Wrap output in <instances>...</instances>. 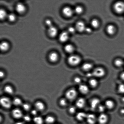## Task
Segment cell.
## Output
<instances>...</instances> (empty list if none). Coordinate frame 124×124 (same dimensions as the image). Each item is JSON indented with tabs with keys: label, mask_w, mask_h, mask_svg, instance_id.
Returning a JSON list of instances; mask_svg holds the SVG:
<instances>
[{
	"label": "cell",
	"mask_w": 124,
	"mask_h": 124,
	"mask_svg": "<svg viewBox=\"0 0 124 124\" xmlns=\"http://www.w3.org/2000/svg\"><path fill=\"white\" fill-rule=\"evenodd\" d=\"M7 16V12L4 9H1L0 10V18L1 20L4 19Z\"/></svg>",
	"instance_id": "36"
},
{
	"label": "cell",
	"mask_w": 124,
	"mask_h": 124,
	"mask_svg": "<svg viewBox=\"0 0 124 124\" xmlns=\"http://www.w3.org/2000/svg\"><path fill=\"white\" fill-rule=\"evenodd\" d=\"M35 108L38 111H41L44 110L45 108L44 104L40 101L36 102L35 104Z\"/></svg>",
	"instance_id": "22"
},
{
	"label": "cell",
	"mask_w": 124,
	"mask_h": 124,
	"mask_svg": "<svg viewBox=\"0 0 124 124\" xmlns=\"http://www.w3.org/2000/svg\"><path fill=\"white\" fill-rule=\"evenodd\" d=\"M86 100L83 98H80L77 100L75 102V106L79 109H82L86 104Z\"/></svg>",
	"instance_id": "10"
},
{
	"label": "cell",
	"mask_w": 124,
	"mask_h": 124,
	"mask_svg": "<svg viewBox=\"0 0 124 124\" xmlns=\"http://www.w3.org/2000/svg\"><path fill=\"white\" fill-rule=\"evenodd\" d=\"M4 73L3 72L1 71L0 72V76L1 78H3L4 76Z\"/></svg>",
	"instance_id": "47"
},
{
	"label": "cell",
	"mask_w": 124,
	"mask_h": 124,
	"mask_svg": "<svg viewBox=\"0 0 124 124\" xmlns=\"http://www.w3.org/2000/svg\"><path fill=\"white\" fill-rule=\"evenodd\" d=\"M12 102L13 104L17 106L22 105L23 104L21 100L18 98H15Z\"/></svg>",
	"instance_id": "28"
},
{
	"label": "cell",
	"mask_w": 124,
	"mask_h": 124,
	"mask_svg": "<svg viewBox=\"0 0 124 124\" xmlns=\"http://www.w3.org/2000/svg\"><path fill=\"white\" fill-rule=\"evenodd\" d=\"M55 118L53 116H47L45 119V121L47 124H51L54 123L55 121Z\"/></svg>",
	"instance_id": "29"
},
{
	"label": "cell",
	"mask_w": 124,
	"mask_h": 124,
	"mask_svg": "<svg viewBox=\"0 0 124 124\" xmlns=\"http://www.w3.org/2000/svg\"><path fill=\"white\" fill-rule=\"evenodd\" d=\"M33 121L36 124H42L43 122V118L39 116H35L33 118Z\"/></svg>",
	"instance_id": "27"
},
{
	"label": "cell",
	"mask_w": 124,
	"mask_h": 124,
	"mask_svg": "<svg viewBox=\"0 0 124 124\" xmlns=\"http://www.w3.org/2000/svg\"><path fill=\"white\" fill-rule=\"evenodd\" d=\"M87 115V114L84 112H79L76 114L75 117L78 121H83L86 119Z\"/></svg>",
	"instance_id": "14"
},
{
	"label": "cell",
	"mask_w": 124,
	"mask_h": 124,
	"mask_svg": "<svg viewBox=\"0 0 124 124\" xmlns=\"http://www.w3.org/2000/svg\"><path fill=\"white\" fill-rule=\"evenodd\" d=\"M113 8L116 13H122L124 12V3L121 1L116 2L114 4Z\"/></svg>",
	"instance_id": "5"
},
{
	"label": "cell",
	"mask_w": 124,
	"mask_h": 124,
	"mask_svg": "<svg viewBox=\"0 0 124 124\" xmlns=\"http://www.w3.org/2000/svg\"><path fill=\"white\" fill-rule=\"evenodd\" d=\"M106 109L109 110H112L115 106V102L113 101L110 99L107 100L104 104Z\"/></svg>",
	"instance_id": "15"
},
{
	"label": "cell",
	"mask_w": 124,
	"mask_h": 124,
	"mask_svg": "<svg viewBox=\"0 0 124 124\" xmlns=\"http://www.w3.org/2000/svg\"><path fill=\"white\" fill-rule=\"evenodd\" d=\"M68 62L69 64L71 66H76L81 63V59L78 56L72 55L68 58Z\"/></svg>",
	"instance_id": "3"
},
{
	"label": "cell",
	"mask_w": 124,
	"mask_h": 124,
	"mask_svg": "<svg viewBox=\"0 0 124 124\" xmlns=\"http://www.w3.org/2000/svg\"><path fill=\"white\" fill-rule=\"evenodd\" d=\"M1 105L4 108L9 109L11 107L13 102L9 98L6 97H3L0 101Z\"/></svg>",
	"instance_id": "4"
},
{
	"label": "cell",
	"mask_w": 124,
	"mask_h": 124,
	"mask_svg": "<svg viewBox=\"0 0 124 124\" xmlns=\"http://www.w3.org/2000/svg\"><path fill=\"white\" fill-rule=\"evenodd\" d=\"M101 104L100 100L98 98H94L91 100L90 106L91 110L93 111L97 110L98 106Z\"/></svg>",
	"instance_id": "6"
},
{
	"label": "cell",
	"mask_w": 124,
	"mask_h": 124,
	"mask_svg": "<svg viewBox=\"0 0 124 124\" xmlns=\"http://www.w3.org/2000/svg\"><path fill=\"white\" fill-rule=\"evenodd\" d=\"M88 84L91 88H95L98 86V82L96 79L93 78L90 79L89 81Z\"/></svg>",
	"instance_id": "19"
},
{
	"label": "cell",
	"mask_w": 124,
	"mask_h": 124,
	"mask_svg": "<svg viewBox=\"0 0 124 124\" xmlns=\"http://www.w3.org/2000/svg\"><path fill=\"white\" fill-rule=\"evenodd\" d=\"M46 23L49 27L53 26L52 22L49 19H47L46 20Z\"/></svg>",
	"instance_id": "43"
},
{
	"label": "cell",
	"mask_w": 124,
	"mask_h": 124,
	"mask_svg": "<svg viewBox=\"0 0 124 124\" xmlns=\"http://www.w3.org/2000/svg\"><path fill=\"white\" fill-rule=\"evenodd\" d=\"M92 29L89 27H86L85 31L88 33H90L92 32Z\"/></svg>",
	"instance_id": "45"
},
{
	"label": "cell",
	"mask_w": 124,
	"mask_h": 124,
	"mask_svg": "<svg viewBox=\"0 0 124 124\" xmlns=\"http://www.w3.org/2000/svg\"><path fill=\"white\" fill-rule=\"evenodd\" d=\"M22 107L23 109L25 111H28L30 110V106L27 103H24V104H23L22 105Z\"/></svg>",
	"instance_id": "40"
},
{
	"label": "cell",
	"mask_w": 124,
	"mask_h": 124,
	"mask_svg": "<svg viewBox=\"0 0 124 124\" xmlns=\"http://www.w3.org/2000/svg\"><path fill=\"white\" fill-rule=\"evenodd\" d=\"M97 118L94 114L89 113L87 114L86 120L88 124H95L97 121Z\"/></svg>",
	"instance_id": "8"
},
{
	"label": "cell",
	"mask_w": 124,
	"mask_h": 124,
	"mask_svg": "<svg viewBox=\"0 0 124 124\" xmlns=\"http://www.w3.org/2000/svg\"><path fill=\"white\" fill-rule=\"evenodd\" d=\"M66 52L69 53H72L74 51V48L72 45L69 44L66 45L64 47Z\"/></svg>",
	"instance_id": "24"
},
{
	"label": "cell",
	"mask_w": 124,
	"mask_h": 124,
	"mask_svg": "<svg viewBox=\"0 0 124 124\" xmlns=\"http://www.w3.org/2000/svg\"><path fill=\"white\" fill-rule=\"evenodd\" d=\"M91 25L92 27L97 28L99 26V22L96 19H93L91 22Z\"/></svg>",
	"instance_id": "30"
},
{
	"label": "cell",
	"mask_w": 124,
	"mask_h": 124,
	"mask_svg": "<svg viewBox=\"0 0 124 124\" xmlns=\"http://www.w3.org/2000/svg\"><path fill=\"white\" fill-rule=\"evenodd\" d=\"M69 32L67 31H63L61 33L59 36V39L62 42H65L69 39Z\"/></svg>",
	"instance_id": "17"
},
{
	"label": "cell",
	"mask_w": 124,
	"mask_h": 124,
	"mask_svg": "<svg viewBox=\"0 0 124 124\" xmlns=\"http://www.w3.org/2000/svg\"><path fill=\"white\" fill-rule=\"evenodd\" d=\"M49 58L50 60L52 62H55L58 59V54L55 52H53L49 54Z\"/></svg>",
	"instance_id": "23"
},
{
	"label": "cell",
	"mask_w": 124,
	"mask_h": 124,
	"mask_svg": "<svg viewBox=\"0 0 124 124\" xmlns=\"http://www.w3.org/2000/svg\"><path fill=\"white\" fill-rule=\"evenodd\" d=\"M16 8L17 12L20 14H22L24 13L26 10L25 6L21 3H18L16 5Z\"/></svg>",
	"instance_id": "18"
},
{
	"label": "cell",
	"mask_w": 124,
	"mask_h": 124,
	"mask_svg": "<svg viewBox=\"0 0 124 124\" xmlns=\"http://www.w3.org/2000/svg\"><path fill=\"white\" fill-rule=\"evenodd\" d=\"M120 76L121 79L124 81V72L121 73Z\"/></svg>",
	"instance_id": "46"
},
{
	"label": "cell",
	"mask_w": 124,
	"mask_h": 124,
	"mask_svg": "<svg viewBox=\"0 0 124 124\" xmlns=\"http://www.w3.org/2000/svg\"><path fill=\"white\" fill-rule=\"evenodd\" d=\"M12 113V116L16 119H20L23 116L22 111L18 108H16L13 109Z\"/></svg>",
	"instance_id": "11"
},
{
	"label": "cell",
	"mask_w": 124,
	"mask_h": 124,
	"mask_svg": "<svg viewBox=\"0 0 124 124\" xmlns=\"http://www.w3.org/2000/svg\"><path fill=\"white\" fill-rule=\"evenodd\" d=\"M77 111V108L76 106H71L69 108V113L71 115H74V114L76 113Z\"/></svg>",
	"instance_id": "37"
},
{
	"label": "cell",
	"mask_w": 124,
	"mask_h": 124,
	"mask_svg": "<svg viewBox=\"0 0 124 124\" xmlns=\"http://www.w3.org/2000/svg\"><path fill=\"white\" fill-rule=\"evenodd\" d=\"M78 92L75 89L72 88L68 90L65 93L66 98L68 100L72 101L76 99L78 96Z\"/></svg>",
	"instance_id": "1"
},
{
	"label": "cell",
	"mask_w": 124,
	"mask_h": 124,
	"mask_svg": "<svg viewBox=\"0 0 124 124\" xmlns=\"http://www.w3.org/2000/svg\"><path fill=\"white\" fill-rule=\"evenodd\" d=\"M109 117L107 114L103 113L100 114L97 118V121L99 124H106L108 121Z\"/></svg>",
	"instance_id": "7"
},
{
	"label": "cell",
	"mask_w": 124,
	"mask_h": 124,
	"mask_svg": "<svg viewBox=\"0 0 124 124\" xmlns=\"http://www.w3.org/2000/svg\"><path fill=\"white\" fill-rule=\"evenodd\" d=\"M4 90L6 93L9 94H13L14 92V90L13 87L10 85L6 86L4 87Z\"/></svg>",
	"instance_id": "26"
},
{
	"label": "cell",
	"mask_w": 124,
	"mask_h": 124,
	"mask_svg": "<svg viewBox=\"0 0 124 124\" xmlns=\"http://www.w3.org/2000/svg\"><path fill=\"white\" fill-rule=\"evenodd\" d=\"M78 89L79 92L83 95L88 94L90 92L89 87L85 84H81L79 85Z\"/></svg>",
	"instance_id": "9"
},
{
	"label": "cell",
	"mask_w": 124,
	"mask_h": 124,
	"mask_svg": "<svg viewBox=\"0 0 124 124\" xmlns=\"http://www.w3.org/2000/svg\"><path fill=\"white\" fill-rule=\"evenodd\" d=\"M9 47V44L6 42H2L0 45V48L1 50L3 51H5L8 50Z\"/></svg>",
	"instance_id": "25"
},
{
	"label": "cell",
	"mask_w": 124,
	"mask_h": 124,
	"mask_svg": "<svg viewBox=\"0 0 124 124\" xmlns=\"http://www.w3.org/2000/svg\"><path fill=\"white\" fill-rule=\"evenodd\" d=\"M48 32L50 36L52 37H54L56 36L57 34L58 30L53 25L49 27Z\"/></svg>",
	"instance_id": "16"
},
{
	"label": "cell",
	"mask_w": 124,
	"mask_h": 124,
	"mask_svg": "<svg viewBox=\"0 0 124 124\" xmlns=\"http://www.w3.org/2000/svg\"><path fill=\"white\" fill-rule=\"evenodd\" d=\"M120 113L122 115H124V108H121L120 110Z\"/></svg>",
	"instance_id": "48"
},
{
	"label": "cell",
	"mask_w": 124,
	"mask_h": 124,
	"mask_svg": "<svg viewBox=\"0 0 124 124\" xmlns=\"http://www.w3.org/2000/svg\"><path fill=\"white\" fill-rule=\"evenodd\" d=\"M106 109V108L104 104H101L98 106L97 110H98V112L100 113V114H102L104 113V112L105 111Z\"/></svg>",
	"instance_id": "32"
},
{
	"label": "cell",
	"mask_w": 124,
	"mask_h": 124,
	"mask_svg": "<svg viewBox=\"0 0 124 124\" xmlns=\"http://www.w3.org/2000/svg\"><path fill=\"white\" fill-rule=\"evenodd\" d=\"M87 77H88L90 78L92 77H93V75H92V73H88L87 74Z\"/></svg>",
	"instance_id": "49"
},
{
	"label": "cell",
	"mask_w": 124,
	"mask_h": 124,
	"mask_svg": "<svg viewBox=\"0 0 124 124\" xmlns=\"http://www.w3.org/2000/svg\"><path fill=\"white\" fill-rule=\"evenodd\" d=\"M92 73L93 77L97 78H101L105 76L106 72L104 68L98 67L93 69Z\"/></svg>",
	"instance_id": "2"
},
{
	"label": "cell",
	"mask_w": 124,
	"mask_h": 124,
	"mask_svg": "<svg viewBox=\"0 0 124 124\" xmlns=\"http://www.w3.org/2000/svg\"><path fill=\"white\" fill-rule=\"evenodd\" d=\"M15 124H25L23 122H21V121H19L16 123Z\"/></svg>",
	"instance_id": "50"
},
{
	"label": "cell",
	"mask_w": 124,
	"mask_h": 124,
	"mask_svg": "<svg viewBox=\"0 0 124 124\" xmlns=\"http://www.w3.org/2000/svg\"><path fill=\"white\" fill-rule=\"evenodd\" d=\"M66 98H62L59 101V104L62 107L66 106L68 104Z\"/></svg>",
	"instance_id": "35"
},
{
	"label": "cell",
	"mask_w": 124,
	"mask_h": 124,
	"mask_svg": "<svg viewBox=\"0 0 124 124\" xmlns=\"http://www.w3.org/2000/svg\"><path fill=\"white\" fill-rule=\"evenodd\" d=\"M38 111L37 110H36V109H33V110H31V115H33V116H36V115H37Z\"/></svg>",
	"instance_id": "44"
},
{
	"label": "cell",
	"mask_w": 124,
	"mask_h": 124,
	"mask_svg": "<svg viewBox=\"0 0 124 124\" xmlns=\"http://www.w3.org/2000/svg\"><path fill=\"white\" fill-rule=\"evenodd\" d=\"M122 100L124 102V97H123V98H122Z\"/></svg>",
	"instance_id": "51"
},
{
	"label": "cell",
	"mask_w": 124,
	"mask_h": 124,
	"mask_svg": "<svg viewBox=\"0 0 124 124\" xmlns=\"http://www.w3.org/2000/svg\"><path fill=\"white\" fill-rule=\"evenodd\" d=\"M23 120L26 122H30L31 120V118L29 115H26L23 116Z\"/></svg>",
	"instance_id": "42"
},
{
	"label": "cell",
	"mask_w": 124,
	"mask_h": 124,
	"mask_svg": "<svg viewBox=\"0 0 124 124\" xmlns=\"http://www.w3.org/2000/svg\"><path fill=\"white\" fill-rule=\"evenodd\" d=\"M114 64L115 66L117 67H120L123 65L124 62L121 59H118L115 60L114 62Z\"/></svg>",
	"instance_id": "31"
},
{
	"label": "cell",
	"mask_w": 124,
	"mask_h": 124,
	"mask_svg": "<svg viewBox=\"0 0 124 124\" xmlns=\"http://www.w3.org/2000/svg\"><path fill=\"white\" fill-rule=\"evenodd\" d=\"M86 27L84 23L82 21L78 22L76 24V30L80 32L85 31Z\"/></svg>",
	"instance_id": "13"
},
{
	"label": "cell",
	"mask_w": 124,
	"mask_h": 124,
	"mask_svg": "<svg viewBox=\"0 0 124 124\" xmlns=\"http://www.w3.org/2000/svg\"><path fill=\"white\" fill-rule=\"evenodd\" d=\"M8 20L10 22H13L16 19V16L13 13H10L7 16Z\"/></svg>",
	"instance_id": "39"
},
{
	"label": "cell",
	"mask_w": 124,
	"mask_h": 124,
	"mask_svg": "<svg viewBox=\"0 0 124 124\" xmlns=\"http://www.w3.org/2000/svg\"><path fill=\"white\" fill-rule=\"evenodd\" d=\"M106 31L108 34L112 35L116 32V29L115 27L112 25H109L106 28Z\"/></svg>",
	"instance_id": "21"
},
{
	"label": "cell",
	"mask_w": 124,
	"mask_h": 124,
	"mask_svg": "<svg viewBox=\"0 0 124 124\" xmlns=\"http://www.w3.org/2000/svg\"><path fill=\"white\" fill-rule=\"evenodd\" d=\"M74 11L77 14H81L83 12V9L81 6H77L75 7Z\"/></svg>",
	"instance_id": "33"
},
{
	"label": "cell",
	"mask_w": 124,
	"mask_h": 124,
	"mask_svg": "<svg viewBox=\"0 0 124 124\" xmlns=\"http://www.w3.org/2000/svg\"><path fill=\"white\" fill-rule=\"evenodd\" d=\"M76 29L73 27H70L68 29V32L71 34H74L75 32Z\"/></svg>",
	"instance_id": "41"
},
{
	"label": "cell",
	"mask_w": 124,
	"mask_h": 124,
	"mask_svg": "<svg viewBox=\"0 0 124 124\" xmlns=\"http://www.w3.org/2000/svg\"><path fill=\"white\" fill-rule=\"evenodd\" d=\"M93 65L92 63H85L83 64L82 69L84 71L89 72L93 69Z\"/></svg>",
	"instance_id": "20"
},
{
	"label": "cell",
	"mask_w": 124,
	"mask_h": 124,
	"mask_svg": "<svg viewBox=\"0 0 124 124\" xmlns=\"http://www.w3.org/2000/svg\"><path fill=\"white\" fill-rule=\"evenodd\" d=\"M74 82L76 85H79L81 84L82 79L79 77H75L74 78Z\"/></svg>",
	"instance_id": "38"
},
{
	"label": "cell",
	"mask_w": 124,
	"mask_h": 124,
	"mask_svg": "<svg viewBox=\"0 0 124 124\" xmlns=\"http://www.w3.org/2000/svg\"><path fill=\"white\" fill-rule=\"evenodd\" d=\"M117 91L120 94H124V84H121L119 85L117 87Z\"/></svg>",
	"instance_id": "34"
},
{
	"label": "cell",
	"mask_w": 124,
	"mask_h": 124,
	"mask_svg": "<svg viewBox=\"0 0 124 124\" xmlns=\"http://www.w3.org/2000/svg\"><path fill=\"white\" fill-rule=\"evenodd\" d=\"M62 13L65 16L70 17L73 15L74 11L70 7H65L63 9Z\"/></svg>",
	"instance_id": "12"
}]
</instances>
